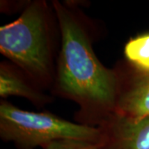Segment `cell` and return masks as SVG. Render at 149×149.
<instances>
[{"mask_svg":"<svg viewBox=\"0 0 149 149\" xmlns=\"http://www.w3.org/2000/svg\"><path fill=\"white\" fill-rule=\"evenodd\" d=\"M52 5L61 35L54 90L80 106V118L85 124L99 126L114 113L119 74L98 59L90 32L76 10L59 1Z\"/></svg>","mask_w":149,"mask_h":149,"instance_id":"obj_1","label":"cell"},{"mask_svg":"<svg viewBox=\"0 0 149 149\" xmlns=\"http://www.w3.org/2000/svg\"><path fill=\"white\" fill-rule=\"evenodd\" d=\"M54 10L46 1L27 3L15 21L0 27V52L40 89L54 84Z\"/></svg>","mask_w":149,"mask_h":149,"instance_id":"obj_2","label":"cell"},{"mask_svg":"<svg viewBox=\"0 0 149 149\" xmlns=\"http://www.w3.org/2000/svg\"><path fill=\"white\" fill-rule=\"evenodd\" d=\"M0 137L18 149H35L59 140L100 143L102 132L97 126L70 122L48 112L27 111L1 100Z\"/></svg>","mask_w":149,"mask_h":149,"instance_id":"obj_3","label":"cell"},{"mask_svg":"<svg viewBox=\"0 0 149 149\" xmlns=\"http://www.w3.org/2000/svg\"><path fill=\"white\" fill-rule=\"evenodd\" d=\"M97 127L102 149H149V117L130 120L112 115Z\"/></svg>","mask_w":149,"mask_h":149,"instance_id":"obj_4","label":"cell"},{"mask_svg":"<svg viewBox=\"0 0 149 149\" xmlns=\"http://www.w3.org/2000/svg\"><path fill=\"white\" fill-rule=\"evenodd\" d=\"M123 80L113 115L130 120L149 117V74L133 71Z\"/></svg>","mask_w":149,"mask_h":149,"instance_id":"obj_5","label":"cell"},{"mask_svg":"<svg viewBox=\"0 0 149 149\" xmlns=\"http://www.w3.org/2000/svg\"><path fill=\"white\" fill-rule=\"evenodd\" d=\"M0 96L22 97L36 106H44L52 101L51 97L42 93L32 80L16 65L5 61L0 64Z\"/></svg>","mask_w":149,"mask_h":149,"instance_id":"obj_6","label":"cell"},{"mask_svg":"<svg viewBox=\"0 0 149 149\" xmlns=\"http://www.w3.org/2000/svg\"><path fill=\"white\" fill-rule=\"evenodd\" d=\"M123 55L133 71L149 74V32L130 38L124 46Z\"/></svg>","mask_w":149,"mask_h":149,"instance_id":"obj_7","label":"cell"},{"mask_svg":"<svg viewBox=\"0 0 149 149\" xmlns=\"http://www.w3.org/2000/svg\"><path fill=\"white\" fill-rule=\"evenodd\" d=\"M43 149H102L100 143L79 140H59L45 146Z\"/></svg>","mask_w":149,"mask_h":149,"instance_id":"obj_8","label":"cell"}]
</instances>
